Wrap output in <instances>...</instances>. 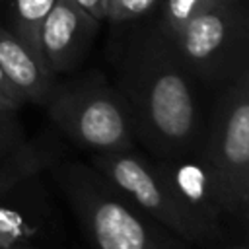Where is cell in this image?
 Segmentation results:
<instances>
[{"mask_svg": "<svg viewBox=\"0 0 249 249\" xmlns=\"http://www.w3.org/2000/svg\"><path fill=\"white\" fill-rule=\"evenodd\" d=\"M51 169L97 249H196L158 226L91 163L60 160Z\"/></svg>", "mask_w": 249, "mask_h": 249, "instance_id": "obj_2", "label": "cell"}, {"mask_svg": "<svg viewBox=\"0 0 249 249\" xmlns=\"http://www.w3.org/2000/svg\"><path fill=\"white\" fill-rule=\"evenodd\" d=\"M224 2H230V0H163L161 12L158 16L167 29L177 31L191 18L198 16L200 12H204L216 4H224Z\"/></svg>", "mask_w": 249, "mask_h": 249, "instance_id": "obj_11", "label": "cell"}, {"mask_svg": "<svg viewBox=\"0 0 249 249\" xmlns=\"http://www.w3.org/2000/svg\"><path fill=\"white\" fill-rule=\"evenodd\" d=\"M226 249H245V245H230V243H228Z\"/></svg>", "mask_w": 249, "mask_h": 249, "instance_id": "obj_17", "label": "cell"}, {"mask_svg": "<svg viewBox=\"0 0 249 249\" xmlns=\"http://www.w3.org/2000/svg\"><path fill=\"white\" fill-rule=\"evenodd\" d=\"M45 105L58 132L93 154L132 152L136 146L126 101L99 74L54 84Z\"/></svg>", "mask_w": 249, "mask_h": 249, "instance_id": "obj_5", "label": "cell"}, {"mask_svg": "<svg viewBox=\"0 0 249 249\" xmlns=\"http://www.w3.org/2000/svg\"><path fill=\"white\" fill-rule=\"evenodd\" d=\"M193 158L212 181L226 218L245 226L249 212V70L216 91Z\"/></svg>", "mask_w": 249, "mask_h": 249, "instance_id": "obj_3", "label": "cell"}, {"mask_svg": "<svg viewBox=\"0 0 249 249\" xmlns=\"http://www.w3.org/2000/svg\"><path fill=\"white\" fill-rule=\"evenodd\" d=\"M97 29L99 19L74 0H54L39 33L47 70L53 76L74 72L88 56Z\"/></svg>", "mask_w": 249, "mask_h": 249, "instance_id": "obj_7", "label": "cell"}, {"mask_svg": "<svg viewBox=\"0 0 249 249\" xmlns=\"http://www.w3.org/2000/svg\"><path fill=\"white\" fill-rule=\"evenodd\" d=\"M175 43L206 91H220L249 70V10L245 0L216 4L173 31Z\"/></svg>", "mask_w": 249, "mask_h": 249, "instance_id": "obj_6", "label": "cell"}, {"mask_svg": "<svg viewBox=\"0 0 249 249\" xmlns=\"http://www.w3.org/2000/svg\"><path fill=\"white\" fill-rule=\"evenodd\" d=\"M115 189L126 195L160 226L196 249H226L228 235L204 220L171 181L163 160L132 152L93 154L89 161Z\"/></svg>", "mask_w": 249, "mask_h": 249, "instance_id": "obj_4", "label": "cell"}, {"mask_svg": "<svg viewBox=\"0 0 249 249\" xmlns=\"http://www.w3.org/2000/svg\"><path fill=\"white\" fill-rule=\"evenodd\" d=\"M158 0H107L105 19L111 23H126L150 16L156 8Z\"/></svg>", "mask_w": 249, "mask_h": 249, "instance_id": "obj_12", "label": "cell"}, {"mask_svg": "<svg viewBox=\"0 0 249 249\" xmlns=\"http://www.w3.org/2000/svg\"><path fill=\"white\" fill-rule=\"evenodd\" d=\"M23 140V126L16 119V113L0 111V160L12 154Z\"/></svg>", "mask_w": 249, "mask_h": 249, "instance_id": "obj_13", "label": "cell"}, {"mask_svg": "<svg viewBox=\"0 0 249 249\" xmlns=\"http://www.w3.org/2000/svg\"><path fill=\"white\" fill-rule=\"evenodd\" d=\"M0 249H29V247H18V245L14 247V245H12V247H0Z\"/></svg>", "mask_w": 249, "mask_h": 249, "instance_id": "obj_18", "label": "cell"}, {"mask_svg": "<svg viewBox=\"0 0 249 249\" xmlns=\"http://www.w3.org/2000/svg\"><path fill=\"white\" fill-rule=\"evenodd\" d=\"M4 8H6V0H0V19H2V14H4Z\"/></svg>", "mask_w": 249, "mask_h": 249, "instance_id": "obj_16", "label": "cell"}, {"mask_svg": "<svg viewBox=\"0 0 249 249\" xmlns=\"http://www.w3.org/2000/svg\"><path fill=\"white\" fill-rule=\"evenodd\" d=\"M27 101L19 93V89L6 78L4 70L0 68V111H10L16 113L19 107H23Z\"/></svg>", "mask_w": 249, "mask_h": 249, "instance_id": "obj_14", "label": "cell"}, {"mask_svg": "<svg viewBox=\"0 0 249 249\" xmlns=\"http://www.w3.org/2000/svg\"><path fill=\"white\" fill-rule=\"evenodd\" d=\"M64 148L60 138L53 132H41L33 138H25L12 154L0 160V200L23 181L51 169L62 160Z\"/></svg>", "mask_w": 249, "mask_h": 249, "instance_id": "obj_9", "label": "cell"}, {"mask_svg": "<svg viewBox=\"0 0 249 249\" xmlns=\"http://www.w3.org/2000/svg\"><path fill=\"white\" fill-rule=\"evenodd\" d=\"M53 4H54V0H6V8H4L2 19H0V23H4L31 51V54L39 60V64L45 70H47V66H45V60L41 54L39 33H41V25H43L47 14L51 12Z\"/></svg>", "mask_w": 249, "mask_h": 249, "instance_id": "obj_10", "label": "cell"}, {"mask_svg": "<svg viewBox=\"0 0 249 249\" xmlns=\"http://www.w3.org/2000/svg\"><path fill=\"white\" fill-rule=\"evenodd\" d=\"M126 25L115 54V88L128 105L134 136L154 160L193 158L208 119L206 89L160 16Z\"/></svg>", "mask_w": 249, "mask_h": 249, "instance_id": "obj_1", "label": "cell"}, {"mask_svg": "<svg viewBox=\"0 0 249 249\" xmlns=\"http://www.w3.org/2000/svg\"><path fill=\"white\" fill-rule=\"evenodd\" d=\"M0 68L25 101L31 103H45L56 84L54 76L39 64L31 51L4 23H0Z\"/></svg>", "mask_w": 249, "mask_h": 249, "instance_id": "obj_8", "label": "cell"}, {"mask_svg": "<svg viewBox=\"0 0 249 249\" xmlns=\"http://www.w3.org/2000/svg\"><path fill=\"white\" fill-rule=\"evenodd\" d=\"M82 10H86L88 14H91L95 19H105V12H107V0H74Z\"/></svg>", "mask_w": 249, "mask_h": 249, "instance_id": "obj_15", "label": "cell"}]
</instances>
